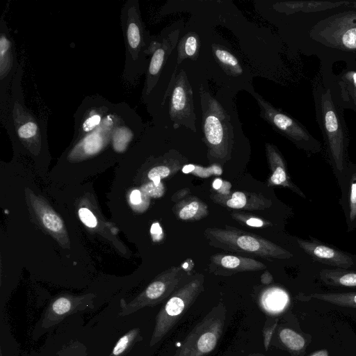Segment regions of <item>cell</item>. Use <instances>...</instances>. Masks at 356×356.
Masks as SVG:
<instances>
[{
	"label": "cell",
	"instance_id": "13",
	"mask_svg": "<svg viewBox=\"0 0 356 356\" xmlns=\"http://www.w3.org/2000/svg\"><path fill=\"white\" fill-rule=\"evenodd\" d=\"M88 307L83 297L60 296L51 302L40 322V328L49 329L70 314Z\"/></svg>",
	"mask_w": 356,
	"mask_h": 356
},
{
	"label": "cell",
	"instance_id": "7",
	"mask_svg": "<svg viewBox=\"0 0 356 356\" xmlns=\"http://www.w3.org/2000/svg\"><path fill=\"white\" fill-rule=\"evenodd\" d=\"M250 92L259 106L261 118L277 132L309 153L314 154L321 152L322 147L320 143L298 121L275 108L254 90Z\"/></svg>",
	"mask_w": 356,
	"mask_h": 356
},
{
	"label": "cell",
	"instance_id": "4",
	"mask_svg": "<svg viewBox=\"0 0 356 356\" xmlns=\"http://www.w3.org/2000/svg\"><path fill=\"white\" fill-rule=\"evenodd\" d=\"M310 39L332 56H356V10L325 17L309 31Z\"/></svg>",
	"mask_w": 356,
	"mask_h": 356
},
{
	"label": "cell",
	"instance_id": "29",
	"mask_svg": "<svg viewBox=\"0 0 356 356\" xmlns=\"http://www.w3.org/2000/svg\"><path fill=\"white\" fill-rule=\"evenodd\" d=\"M247 204V197L245 193L241 191L234 192L232 197L226 202V205L232 209H242Z\"/></svg>",
	"mask_w": 356,
	"mask_h": 356
},
{
	"label": "cell",
	"instance_id": "14",
	"mask_svg": "<svg viewBox=\"0 0 356 356\" xmlns=\"http://www.w3.org/2000/svg\"><path fill=\"white\" fill-rule=\"evenodd\" d=\"M266 149L272 169L270 182L274 185L289 188L301 197L306 198L302 191L291 180L284 159L276 147L272 144L266 143Z\"/></svg>",
	"mask_w": 356,
	"mask_h": 356
},
{
	"label": "cell",
	"instance_id": "30",
	"mask_svg": "<svg viewBox=\"0 0 356 356\" xmlns=\"http://www.w3.org/2000/svg\"><path fill=\"white\" fill-rule=\"evenodd\" d=\"M195 175L200 177H207L213 175H220L222 174V169L218 165H212L209 168L195 166L192 172Z\"/></svg>",
	"mask_w": 356,
	"mask_h": 356
},
{
	"label": "cell",
	"instance_id": "33",
	"mask_svg": "<svg viewBox=\"0 0 356 356\" xmlns=\"http://www.w3.org/2000/svg\"><path fill=\"white\" fill-rule=\"evenodd\" d=\"M170 173V169L165 165H158L152 168L148 172V178L152 180L154 178L163 179Z\"/></svg>",
	"mask_w": 356,
	"mask_h": 356
},
{
	"label": "cell",
	"instance_id": "21",
	"mask_svg": "<svg viewBox=\"0 0 356 356\" xmlns=\"http://www.w3.org/2000/svg\"><path fill=\"white\" fill-rule=\"evenodd\" d=\"M309 298L325 301L336 305L356 308V293H312Z\"/></svg>",
	"mask_w": 356,
	"mask_h": 356
},
{
	"label": "cell",
	"instance_id": "35",
	"mask_svg": "<svg viewBox=\"0 0 356 356\" xmlns=\"http://www.w3.org/2000/svg\"><path fill=\"white\" fill-rule=\"evenodd\" d=\"M245 222L248 226L254 227H261L264 225L262 220L257 218H250L246 220Z\"/></svg>",
	"mask_w": 356,
	"mask_h": 356
},
{
	"label": "cell",
	"instance_id": "24",
	"mask_svg": "<svg viewBox=\"0 0 356 356\" xmlns=\"http://www.w3.org/2000/svg\"><path fill=\"white\" fill-rule=\"evenodd\" d=\"M139 335V329H131L121 337L113 347L109 356H124L133 346Z\"/></svg>",
	"mask_w": 356,
	"mask_h": 356
},
{
	"label": "cell",
	"instance_id": "1",
	"mask_svg": "<svg viewBox=\"0 0 356 356\" xmlns=\"http://www.w3.org/2000/svg\"><path fill=\"white\" fill-rule=\"evenodd\" d=\"M24 61L20 64L13 79L7 115L3 127L13 145L38 157L47 147V120L39 117L25 104L22 88Z\"/></svg>",
	"mask_w": 356,
	"mask_h": 356
},
{
	"label": "cell",
	"instance_id": "5",
	"mask_svg": "<svg viewBox=\"0 0 356 356\" xmlns=\"http://www.w3.org/2000/svg\"><path fill=\"white\" fill-rule=\"evenodd\" d=\"M202 109L204 140L209 154L216 158L225 157L234 142V126L231 115L219 100L202 86L199 89Z\"/></svg>",
	"mask_w": 356,
	"mask_h": 356
},
{
	"label": "cell",
	"instance_id": "36",
	"mask_svg": "<svg viewBox=\"0 0 356 356\" xmlns=\"http://www.w3.org/2000/svg\"><path fill=\"white\" fill-rule=\"evenodd\" d=\"M130 201L134 204H138L141 202V193L138 190H134L130 195Z\"/></svg>",
	"mask_w": 356,
	"mask_h": 356
},
{
	"label": "cell",
	"instance_id": "18",
	"mask_svg": "<svg viewBox=\"0 0 356 356\" xmlns=\"http://www.w3.org/2000/svg\"><path fill=\"white\" fill-rule=\"evenodd\" d=\"M212 51L225 72H229L234 76L243 74V70L238 60L229 50L219 45H213Z\"/></svg>",
	"mask_w": 356,
	"mask_h": 356
},
{
	"label": "cell",
	"instance_id": "28",
	"mask_svg": "<svg viewBox=\"0 0 356 356\" xmlns=\"http://www.w3.org/2000/svg\"><path fill=\"white\" fill-rule=\"evenodd\" d=\"M184 308V301L178 297H172L165 305V312L170 316H177Z\"/></svg>",
	"mask_w": 356,
	"mask_h": 356
},
{
	"label": "cell",
	"instance_id": "26",
	"mask_svg": "<svg viewBox=\"0 0 356 356\" xmlns=\"http://www.w3.org/2000/svg\"><path fill=\"white\" fill-rule=\"evenodd\" d=\"M216 343V337L211 332L202 334L197 341V348L202 353H209L212 350Z\"/></svg>",
	"mask_w": 356,
	"mask_h": 356
},
{
	"label": "cell",
	"instance_id": "32",
	"mask_svg": "<svg viewBox=\"0 0 356 356\" xmlns=\"http://www.w3.org/2000/svg\"><path fill=\"white\" fill-rule=\"evenodd\" d=\"M143 192L152 197H159L163 194V186L161 183L159 185H155L153 181L149 182L143 187Z\"/></svg>",
	"mask_w": 356,
	"mask_h": 356
},
{
	"label": "cell",
	"instance_id": "22",
	"mask_svg": "<svg viewBox=\"0 0 356 356\" xmlns=\"http://www.w3.org/2000/svg\"><path fill=\"white\" fill-rule=\"evenodd\" d=\"M37 213L40 216L44 226L49 231L54 233H61L64 231L63 221L59 216L51 209L40 206L37 203L35 207Z\"/></svg>",
	"mask_w": 356,
	"mask_h": 356
},
{
	"label": "cell",
	"instance_id": "23",
	"mask_svg": "<svg viewBox=\"0 0 356 356\" xmlns=\"http://www.w3.org/2000/svg\"><path fill=\"white\" fill-rule=\"evenodd\" d=\"M288 301L286 294L278 289H271L266 291L262 296L264 307L272 312L283 309Z\"/></svg>",
	"mask_w": 356,
	"mask_h": 356
},
{
	"label": "cell",
	"instance_id": "37",
	"mask_svg": "<svg viewBox=\"0 0 356 356\" xmlns=\"http://www.w3.org/2000/svg\"><path fill=\"white\" fill-rule=\"evenodd\" d=\"M195 165H193V164H188V165H186L183 167L182 168V172L184 173H189V172H192L194 169H195Z\"/></svg>",
	"mask_w": 356,
	"mask_h": 356
},
{
	"label": "cell",
	"instance_id": "25",
	"mask_svg": "<svg viewBox=\"0 0 356 356\" xmlns=\"http://www.w3.org/2000/svg\"><path fill=\"white\" fill-rule=\"evenodd\" d=\"M282 341L291 350H300L305 344L304 338L290 329H284L280 333Z\"/></svg>",
	"mask_w": 356,
	"mask_h": 356
},
{
	"label": "cell",
	"instance_id": "11",
	"mask_svg": "<svg viewBox=\"0 0 356 356\" xmlns=\"http://www.w3.org/2000/svg\"><path fill=\"white\" fill-rule=\"evenodd\" d=\"M302 250L312 259L322 264L345 269L356 268V255L310 236L309 240L297 239Z\"/></svg>",
	"mask_w": 356,
	"mask_h": 356
},
{
	"label": "cell",
	"instance_id": "3",
	"mask_svg": "<svg viewBox=\"0 0 356 356\" xmlns=\"http://www.w3.org/2000/svg\"><path fill=\"white\" fill-rule=\"evenodd\" d=\"M120 18L125 46L122 78L125 84L134 86L146 72L149 49L154 37L145 29L138 0L126 1Z\"/></svg>",
	"mask_w": 356,
	"mask_h": 356
},
{
	"label": "cell",
	"instance_id": "12",
	"mask_svg": "<svg viewBox=\"0 0 356 356\" xmlns=\"http://www.w3.org/2000/svg\"><path fill=\"white\" fill-rule=\"evenodd\" d=\"M339 184L342 207L348 232L356 230V164L349 162Z\"/></svg>",
	"mask_w": 356,
	"mask_h": 356
},
{
	"label": "cell",
	"instance_id": "10",
	"mask_svg": "<svg viewBox=\"0 0 356 356\" xmlns=\"http://www.w3.org/2000/svg\"><path fill=\"white\" fill-rule=\"evenodd\" d=\"M179 35L177 29L162 38H154L149 49V61L142 92L143 101L158 84L168 58L177 44Z\"/></svg>",
	"mask_w": 356,
	"mask_h": 356
},
{
	"label": "cell",
	"instance_id": "9",
	"mask_svg": "<svg viewBox=\"0 0 356 356\" xmlns=\"http://www.w3.org/2000/svg\"><path fill=\"white\" fill-rule=\"evenodd\" d=\"M169 115L175 128L183 125L196 131L193 90L186 73L181 70L170 90Z\"/></svg>",
	"mask_w": 356,
	"mask_h": 356
},
{
	"label": "cell",
	"instance_id": "19",
	"mask_svg": "<svg viewBox=\"0 0 356 356\" xmlns=\"http://www.w3.org/2000/svg\"><path fill=\"white\" fill-rule=\"evenodd\" d=\"M199 47V38L197 33L189 32L184 35L177 44V64H180L186 58L196 60Z\"/></svg>",
	"mask_w": 356,
	"mask_h": 356
},
{
	"label": "cell",
	"instance_id": "17",
	"mask_svg": "<svg viewBox=\"0 0 356 356\" xmlns=\"http://www.w3.org/2000/svg\"><path fill=\"white\" fill-rule=\"evenodd\" d=\"M319 277L323 283L332 286H356V270L354 269L325 268L320 271Z\"/></svg>",
	"mask_w": 356,
	"mask_h": 356
},
{
	"label": "cell",
	"instance_id": "6",
	"mask_svg": "<svg viewBox=\"0 0 356 356\" xmlns=\"http://www.w3.org/2000/svg\"><path fill=\"white\" fill-rule=\"evenodd\" d=\"M206 234L214 245L273 259H289L293 254L261 237L232 229H209Z\"/></svg>",
	"mask_w": 356,
	"mask_h": 356
},
{
	"label": "cell",
	"instance_id": "8",
	"mask_svg": "<svg viewBox=\"0 0 356 356\" xmlns=\"http://www.w3.org/2000/svg\"><path fill=\"white\" fill-rule=\"evenodd\" d=\"M20 64L14 40L3 16L0 19V123L3 127L10 89Z\"/></svg>",
	"mask_w": 356,
	"mask_h": 356
},
{
	"label": "cell",
	"instance_id": "31",
	"mask_svg": "<svg viewBox=\"0 0 356 356\" xmlns=\"http://www.w3.org/2000/svg\"><path fill=\"white\" fill-rule=\"evenodd\" d=\"M79 216L81 220L88 227L93 228L97 225V220L94 214L87 208H81L79 210Z\"/></svg>",
	"mask_w": 356,
	"mask_h": 356
},
{
	"label": "cell",
	"instance_id": "40",
	"mask_svg": "<svg viewBox=\"0 0 356 356\" xmlns=\"http://www.w3.org/2000/svg\"><path fill=\"white\" fill-rule=\"evenodd\" d=\"M347 6H350L351 8H356V1L350 2Z\"/></svg>",
	"mask_w": 356,
	"mask_h": 356
},
{
	"label": "cell",
	"instance_id": "15",
	"mask_svg": "<svg viewBox=\"0 0 356 356\" xmlns=\"http://www.w3.org/2000/svg\"><path fill=\"white\" fill-rule=\"evenodd\" d=\"M349 1H286L278 2L274 5V8L278 12L286 13L287 15L298 13H313L321 12L340 7L344 5H348Z\"/></svg>",
	"mask_w": 356,
	"mask_h": 356
},
{
	"label": "cell",
	"instance_id": "38",
	"mask_svg": "<svg viewBox=\"0 0 356 356\" xmlns=\"http://www.w3.org/2000/svg\"><path fill=\"white\" fill-rule=\"evenodd\" d=\"M222 183L223 181L221 179H216L213 182V188L218 191L221 188Z\"/></svg>",
	"mask_w": 356,
	"mask_h": 356
},
{
	"label": "cell",
	"instance_id": "20",
	"mask_svg": "<svg viewBox=\"0 0 356 356\" xmlns=\"http://www.w3.org/2000/svg\"><path fill=\"white\" fill-rule=\"evenodd\" d=\"M214 262L227 269H258L266 267L264 264L256 260L232 255H217Z\"/></svg>",
	"mask_w": 356,
	"mask_h": 356
},
{
	"label": "cell",
	"instance_id": "27",
	"mask_svg": "<svg viewBox=\"0 0 356 356\" xmlns=\"http://www.w3.org/2000/svg\"><path fill=\"white\" fill-rule=\"evenodd\" d=\"M200 209V204L197 201H193L183 207L179 212L181 220H189L194 218Z\"/></svg>",
	"mask_w": 356,
	"mask_h": 356
},
{
	"label": "cell",
	"instance_id": "34",
	"mask_svg": "<svg viewBox=\"0 0 356 356\" xmlns=\"http://www.w3.org/2000/svg\"><path fill=\"white\" fill-rule=\"evenodd\" d=\"M150 232L154 241H159L162 238V229L158 222L152 224Z\"/></svg>",
	"mask_w": 356,
	"mask_h": 356
},
{
	"label": "cell",
	"instance_id": "16",
	"mask_svg": "<svg viewBox=\"0 0 356 356\" xmlns=\"http://www.w3.org/2000/svg\"><path fill=\"white\" fill-rule=\"evenodd\" d=\"M339 99L342 107L348 106L356 111V70L347 69L337 78Z\"/></svg>",
	"mask_w": 356,
	"mask_h": 356
},
{
	"label": "cell",
	"instance_id": "39",
	"mask_svg": "<svg viewBox=\"0 0 356 356\" xmlns=\"http://www.w3.org/2000/svg\"><path fill=\"white\" fill-rule=\"evenodd\" d=\"M312 356H327V353L325 350H321L314 353Z\"/></svg>",
	"mask_w": 356,
	"mask_h": 356
},
{
	"label": "cell",
	"instance_id": "2",
	"mask_svg": "<svg viewBox=\"0 0 356 356\" xmlns=\"http://www.w3.org/2000/svg\"><path fill=\"white\" fill-rule=\"evenodd\" d=\"M314 97L317 120L325 140L327 158L339 184L350 162L348 160L349 138L343 107L330 87L316 86L314 89Z\"/></svg>",
	"mask_w": 356,
	"mask_h": 356
}]
</instances>
